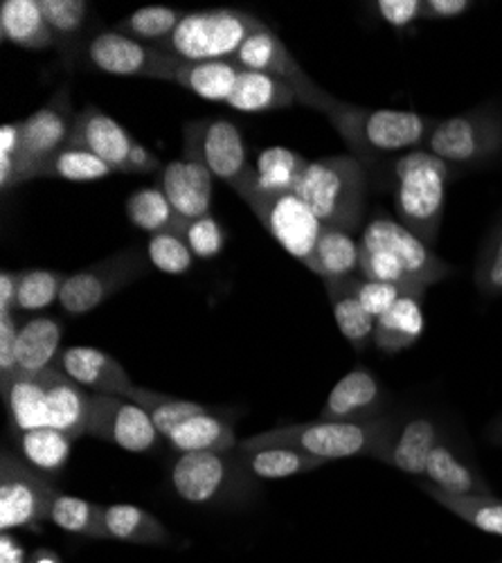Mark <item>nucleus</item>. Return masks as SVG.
Returning <instances> with one entry per match:
<instances>
[{"label": "nucleus", "mask_w": 502, "mask_h": 563, "mask_svg": "<svg viewBox=\"0 0 502 563\" xmlns=\"http://www.w3.org/2000/svg\"><path fill=\"white\" fill-rule=\"evenodd\" d=\"M186 16L188 12H180L176 8L147 5V8H141L138 12L129 14L126 19L118 21L113 30L141 43L156 45L158 48L163 41H167L176 32V27Z\"/></svg>", "instance_id": "nucleus-41"}, {"label": "nucleus", "mask_w": 502, "mask_h": 563, "mask_svg": "<svg viewBox=\"0 0 502 563\" xmlns=\"http://www.w3.org/2000/svg\"><path fill=\"white\" fill-rule=\"evenodd\" d=\"M295 195L325 228L356 232L365 214L368 172L354 156H330L309 163Z\"/></svg>", "instance_id": "nucleus-3"}, {"label": "nucleus", "mask_w": 502, "mask_h": 563, "mask_svg": "<svg viewBox=\"0 0 502 563\" xmlns=\"http://www.w3.org/2000/svg\"><path fill=\"white\" fill-rule=\"evenodd\" d=\"M426 478L435 487L453 494H484V496L493 494L489 483L444 440L437 442V446L428 457Z\"/></svg>", "instance_id": "nucleus-37"}, {"label": "nucleus", "mask_w": 502, "mask_h": 563, "mask_svg": "<svg viewBox=\"0 0 502 563\" xmlns=\"http://www.w3.org/2000/svg\"><path fill=\"white\" fill-rule=\"evenodd\" d=\"M424 327V296L405 294L390 311L377 318L375 345L383 354H399L422 339Z\"/></svg>", "instance_id": "nucleus-26"}, {"label": "nucleus", "mask_w": 502, "mask_h": 563, "mask_svg": "<svg viewBox=\"0 0 502 563\" xmlns=\"http://www.w3.org/2000/svg\"><path fill=\"white\" fill-rule=\"evenodd\" d=\"M45 521L70 534L88 539H109L104 526V505L90 503L64 492H57L53 496L48 511H45Z\"/></svg>", "instance_id": "nucleus-38"}, {"label": "nucleus", "mask_w": 502, "mask_h": 563, "mask_svg": "<svg viewBox=\"0 0 502 563\" xmlns=\"http://www.w3.org/2000/svg\"><path fill=\"white\" fill-rule=\"evenodd\" d=\"M163 161L147 150L145 145L135 143L131 150V158H129V169L131 174H154V172H163Z\"/></svg>", "instance_id": "nucleus-54"}, {"label": "nucleus", "mask_w": 502, "mask_h": 563, "mask_svg": "<svg viewBox=\"0 0 502 563\" xmlns=\"http://www.w3.org/2000/svg\"><path fill=\"white\" fill-rule=\"evenodd\" d=\"M439 429L431 417H410L392 421L381 451V462L410 476H426V464L439 442Z\"/></svg>", "instance_id": "nucleus-19"}, {"label": "nucleus", "mask_w": 502, "mask_h": 563, "mask_svg": "<svg viewBox=\"0 0 502 563\" xmlns=\"http://www.w3.org/2000/svg\"><path fill=\"white\" fill-rule=\"evenodd\" d=\"M169 446L176 453H233L239 446L233 421H227L219 415L203 412L182 424L167 438Z\"/></svg>", "instance_id": "nucleus-28"}, {"label": "nucleus", "mask_w": 502, "mask_h": 563, "mask_svg": "<svg viewBox=\"0 0 502 563\" xmlns=\"http://www.w3.org/2000/svg\"><path fill=\"white\" fill-rule=\"evenodd\" d=\"M19 158H21V122H8L0 129V187L10 192L19 187Z\"/></svg>", "instance_id": "nucleus-49"}, {"label": "nucleus", "mask_w": 502, "mask_h": 563, "mask_svg": "<svg viewBox=\"0 0 502 563\" xmlns=\"http://www.w3.org/2000/svg\"><path fill=\"white\" fill-rule=\"evenodd\" d=\"M390 417L379 415L372 419L358 421H325L313 419L302 424L278 427L253 438L239 440V451L261 449V446H291L306 455L321 457L325 462L347 460V457H381L388 431L392 427Z\"/></svg>", "instance_id": "nucleus-2"}, {"label": "nucleus", "mask_w": 502, "mask_h": 563, "mask_svg": "<svg viewBox=\"0 0 502 563\" xmlns=\"http://www.w3.org/2000/svg\"><path fill=\"white\" fill-rule=\"evenodd\" d=\"M104 526L109 539L133 545H165L171 541L165 523H160L152 511L135 505H107Z\"/></svg>", "instance_id": "nucleus-35"}, {"label": "nucleus", "mask_w": 502, "mask_h": 563, "mask_svg": "<svg viewBox=\"0 0 502 563\" xmlns=\"http://www.w3.org/2000/svg\"><path fill=\"white\" fill-rule=\"evenodd\" d=\"M473 8L471 0H424L422 19L426 21H446L458 19Z\"/></svg>", "instance_id": "nucleus-52"}, {"label": "nucleus", "mask_w": 502, "mask_h": 563, "mask_svg": "<svg viewBox=\"0 0 502 563\" xmlns=\"http://www.w3.org/2000/svg\"><path fill=\"white\" fill-rule=\"evenodd\" d=\"M68 275L48 268H27L19 277L16 313H38L59 302Z\"/></svg>", "instance_id": "nucleus-42"}, {"label": "nucleus", "mask_w": 502, "mask_h": 563, "mask_svg": "<svg viewBox=\"0 0 502 563\" xmlns=\"http://www.w3.org/2000/svg\"><path fill=\"white\" fill-rule=\"evenodd\" d=\"M111 174H115L113 167L107 165L96 154L77 150V147H66L41 167L38 178H64V180L86 183V180H102Z\"/></svg>", "instance_id": "nucleus-43"}, {"label": "nucleus", "mask_w": 502, "mask_h": 563, "mask_svg": "<svg viewBox=\"0 0 502 563\" xmlns=\"http://www.w3.org/2000/svg\"><path fill=\"white\" fill-rule=\"evenodd\" d=\"M86 62L107 75L118 77H145V79H160L174 81L178 59L167 55L156 45H147L124 36L115 30L100 32L90 38L83 48Z\"/></svg>", "instance_id": "nucleus-13"}, {"label": "nucleus", "mask_w": 502, "mask_h": 563, "mask_svg": "<svg viewBox=\"0 0 502 563\" xmlns=\"http://www.w3.org/2000/svg\"><path fill=\"white\" fill-rule=\"evenodd\" d=\"M182 145L192 147L203 158L212 176L231 185L235 192L244 185L250 172L248 150L239 126L231 120L188 122Z\"/></svg>", "instance_id": "nucleus-16"}, {"label": "nucleus", "mask_w": 502, "mask_h": 563, "mask_svg": "<svg viewBox=\"0 0 502 563\" xmlns=\"http://www.w3.org/2000/svg\"><path fill=\"white\" fill-rule=\"evenodd\" d=\"M311 161L287 147L261 150L250 163V172L237 190L242 199L250 195H285L295 192V187Z\"/></svg>", "instance_id": "nucleus-22"}, {"label": "nucleus", "mask_w": 502, "mask_h": 563, "mask_svg": "<svg viewBox=\"0 0 502 563\" xmlns=\"http://www.w3.org/2000/svg\"><path fill=\"white\" fill-rule=\"evenodd\" d=\"M235 66L242 70H255L276 77L285 84H289L295 90V98L300 104L315 109V111H327L334 96L325 88L317 86L304 68L295 62V57L289 53L287 45L280 41V36L272 32L268 25L259 32H255L244 45L242 51L233 59Z\"/></svg>", "instance_id": "nucleus-12"}, {"label": "nucleus", "mask_w": 502, "mask_h": 563, "mask_svg": "<svg viewBox=\"0 0 502 563\" xmlns=\"http://www.w3.org/2000/svg\"><path fill=\"white\" fill-rule=\"evenodd\" d=\"M133 145L135 140L120 122H115L109 113H104L96 104H88L77 113L68 147L96 154L107 165H111L113 172L131 174L129 158H131Z\"/></svg>", "instance_id": "nucleus-18"}, {"label": "nucleus", "mask_w": 502, "mask_h": 563, "mask_svg": "<svg viewBox=\"0 0 502 563\" xmlns=\"http://www.w3.org/2000/svg\"><path fill=\"white\" fill-rule=\"evenodd\" d=\"M72 442L75 440L51 427L14 433L16 455L48 478L64 472L72 453Z\"/></svg>", "instance_id": "nucleus-33"}, {"label": "nucleus", "mask_w": 502, "mask_h": 563, "mask_svg": "<svg viewBox=\"0 0 502 563\" xmlns=\"http://www.w3.org/2000/svg\"><path fill=\"white\" fill-rule=\"evenodd\" d=\"M295 102V90L289 84L264 73L242 70L227 107L242 113H268L276 109H289Z\"/></svg>", "instance_id": "nucleus-32"}, {"label": "nucleus", "mask_w": 502, "mask_h": 563, "mask_svg": "<svg viewBox=\"0 0 502 563\" xmlns=\"http://www.w3.org/2000/svg\"><path fill=\"white\" fill-rule=\"evenodd\" d=\"M0 393L10 415V427L14 433L45 429L51 421L48 393L43 377L14 372L10 379H0Z\"/></svg>", "instance_id": "nucleus-24"}, {"label": "nucleus", "mask_w": 502, "mask_h": 563, "mask_svg": "<svg viewBox=\"0 0 502 563\" xmlns=\"http://www.w3.org/2000/svg\"><path fill=\"white\" fill-rule=\"evenodd\" d=\"M62 336L64 327L53 316H32L21 324L19 345H16V372L38 374L57 367L62 356Z\"/></svg>", "instance_id": "nucleus-25"}, {"label": "nucleus", "mask_w": 502, "mask_h": 563, "mask_svg": "<svg viewBox=\"0 0 502 563\" xmlns=\"http://www.w3.org/2000/svg\"><path fill=\"white\" fill-rule=\"evenodd\" d=\"M0 34L23 51H48L57 38L43 16L41 0H3L0 3Z\"/></svg>", "instance_id": "nucleus-27"}, {"label": "nucleus", "mask_w": 502, "mask_h": 563, "mask_svg": "<svg viewBox=\"0 0 502 563\" xmlns=\"http://www.w3.org/2000/svg\"><path fill=\"white\" fill-rule=\"evenodd\" d=\"M383 386L368 367H354L334 386L321 417L325 421H358L379 417L383 410Z\"/></svg>", "instance_id": "nucleus-21"}, {"label": "nucleus", "mask_w": 502, "mask_h": 563, "mask_svg": "<svg viewBox=\"0 0 502 563\" xmlns=\"http://www.w3.org/2000/svg\"><path fill=\"white\" fill-rule=\"evenodd\" d=\"M77 113L70 100V86L64 84L48 102L21 122L19 185L38 178L41 167L70 145Z\"/></svg>", "instance_id": "nucleus-8"}, {"label": "nucleus", "mask_w": 502, "mask_h": 563, "mask_svg": "<svg viewBox=\"0 0 502 563\" xmlns=\"http://www.w3.org/2000/svg\"><path fill=\"white\" fill-rule=\"evenodd\" d=\"M246 468L233 453H182L171 466L176 494L194 505H219L244 498L250 489Z\"/></svg>", "instance_id": "nucleus-7"}, {"label": "nucleus", "mask_w": 502, "mask_h": 563, "mask_svg": "<svg viewBox=\"0 0 502 563\" xmlns=\"http://www.w3.org/2000/svg\"><path fill=\"white\" fill-rule=\"evenodd\" d=\"M375 10L392 30H408L422 19L424 0H379Z\"/></svg>", "instance_id": "nucleus-50"}, {"label": "nucleus", "mask_w": 502, "mask_h": 563, "mask_svg": "<svg viewBox=\"0 0 502 563\" xmlns=\"http://www.w3.org/2000/svg\"><path fill=\"white\" fill-rule=\"evenodd\" d=\"M158 187L171 208L186 221L210 214L214 199L212 172L192 147L182 145V158L163 167Z\"/></svg>", "instance_id": "nucleus-17"}, {"label": "nucleus", "mask_w": 502, "mask_h": 563, "mask_svg": "<svg viewBox=\"0 0 502 563\" xmlns=\"http://www.w3.org/2000/svg\"><path fill=\"white\" fill-rule=\"evenodd\" d=\"M473 279L482 296L487 298L502 296V219L489 230L478 251Z\"/></svg>", "instance_id": "nucleus-44"}, {"label": "nucleus", "mask_w": 502, "mask_h": 563, "mask_svg": "<svg viewBox=\"0 0 502 563\" xmlns=\"http://www.w3.org/2000/svg\"><path fill=\"white\" fill-rule=\"evenodd\" d=\"M88 8L86 0H41L43 16L62 48H68L83 32Z\"/></svg>", "instance_id": "nucleus-45"}, {"label": "nucleus", "mask_w": 502, "mask_h": 563, "mask_svg": "<svg viewBox=\"0 0 502 563\" xmlns=\"http://www.w3.org/2000/svg\"><path fill=\"white\" fill-rule=\"evenodd\" d=\"M149 264V257H145L138 249L120 251L93 266L68 275L59 296V305L70 316L96 311L118 291L133 285L135 279L145 277Z\"/></svg>", "instance_id": "nucleus-9"}, {"label": "nucleus", "mask_w": 502, "mask_h": 563, "mask_svg": "<svg viewBox=\"0 0 502 563\" xmlns=\"http://www.w3.org/2000/svg\"><path fill=\"white\" fill-rule=\"evenodd\" d=\"M266 25L239 10L192 12L158 48L178 62H233L242 45Z\"/></svg>", "instance_id": "nucleus-5"}, {"label": "nucleus", "mask_w": 502, "mask_h": 563, "mask_svg": "<svg viewBox=\"0 0 502 563\" xmlns=\"http://www.w3.org/2000/svg\"><path fill=\"white\" fill-rule=\"evenodd\" d=\"M41 377L45 384V393H48V427L68 435L70 440H79L81 435H86L90 399H93V395H88L86 388L66 377L59 367L43 372Z\"/></svg>", "instance_id": "nucleus-23"}, {"label": "nucleus", "mask_w": 502, "mask_h": 563, "mask_svg": "<svg viewBox=\"0 0 502 563\" xmlns=\"http://www.w3.org/2000/svg\"><path fill=\"white\" fill-rule=\"evenodd\" d=\"M126 217L129 221L147 230L149 234H158V232H180L186 228V219H182L171 203L167 201L165 192L160 187H143V190H135L129 199H126Z\"/></svg>", "instance_id": "nucleus-40"}, {"label": "nucleus", "mask_w": 502, "mask_h": 563, "mask_svg": "<svg viewBox=\"0 0 502 563\" xmlns=\"http://www.w3.org/2000/svg\"><path fill=\"white\" fill-rule=\"evenodd\" d=\"M360 244L377 246L394 255L405 273L415 279V285H420L424 291L453 273V268L437 257L415 232H410L399 219L388 214H375L368 221V225L362 228Z\"/></svg>", "instance_id": "nucleus-15"}, {"label": "nucleus", "mask_w": 502, "mask_h": 563, "mask_svg": "<svg viewBox=\"0 0 502 563\" xmlns=\"http://www.w3.org/2000/svg\"><path fill=\"white\" fill-rule=\"evenodd\" d=\"M422 489L437 500L442 507L453 511L458 519L473 526L484 534L502 537V500L484 494H453L435 487L433 483L422 485Z\"/></svg>", "instance_id": "nucleus-36"}, {"label": "nucleus", "mask_w": 502, "mask_h": 563, "mask_svg": "<svg viewBox=\"0 0 502 563\" xmlns=\"http://www.w3.org/2000/svg\"><path fill=\"white\" fill-rule=\"evenodd\" d=\"M349 282H352V289H354L358 302L362 305V309L368 311L375 320L381 318L386 311H390L394 307V302L399 298H403L405 294H415V291L401 289L397 285H386V282L368 279V277H362L360 273L349 277Z\"/></svg>", "instance_id": "nucleus-47"}, {"label": "nucleus", "mask_w": 502, "mask_h": 563, "mask_svg": "<svg viewBox=\"0 0 502 563\" xmlns=\"http://www.w3.org/2000/svg\"><path fill=\"white\" fill-rule=\"evenodd\" d=\"M239 75H242V68L235 66L233 62H201V64L180 62L174 75V84L192 90L194 96L208 102L227 104L239 81Z\"/></svg>", "instance_id": "nucleus-34"}, {"label": "nucleus", "mask_w": 502, "mask_h": 563, "mask_svg": "<svg viewBox=\"0 0 502 563\" xmlns=\"http://www.w3.org/2000/svg\"><path fill=\"white\" fill-rule=\"evenodd\" d=\"M325 115L330 118L352 156L365 167L377 165L386 156H405L424 150L433 118L415 111L397 109H365L358 104L332 100Z\"/></svg>", "instance_id": "nucleus-1"}, {"label": "nucleus", "mask_w": 502, "mask_h": 563, "mask_svg": "<svg viewBox=\"0 0 502 563\" xmlns=\"http://www.w3.org/2000/svg\"><path fill=\"white\" fill-rule=\"evenodd\" d=\"M0 563H25V550L10 532L0 534Z\"/></svg>", "instance_id": "nucleus-55"}, {"label": "nucleus", "mask_w": 502, "mask_h": 563, "mask_svg": "<svg viewBox=\"0 0 502 563\" xmlns=\"http://www.w3.org/2000/svg\"><path fill=\"white\" fill-rule=\"evenodd\" d=\"M124 397L131 399L133 404H138L149 415L154 427L158 429V433L165 440L182 424V421H188L203 412H210V408L201 401H190V399L171 397L165 393H154V390H147L141 386H133Z\"/></svg>", "instance_id": "nucleus-39"}, {"label": "nucleus", "mask_w": 502, "mask_h": 563, "mask_svg": "<svg viewBox=\"0 0 502 563\" xmlns=\"http://www.w3.org/2000/svg\"><path fill=\"white\" fill-rule=\"evenodd\" d=\"M323 285L327 289L332 311L336 318V324L341 334L347 339V343L356 352H365L370 343H375V327L377 320L362 309L358 302L349 277L345 279H323Z\"/></svg>", "instance_id": "nucleus-29"}, {"label": "nucleus", "mask_w": 502, "mask_h": 563, "mask_svg": "<svg viewBox=\"0 0 502 563\" xmlns=\"http://www.w3.org/2000/svg\"><path fill=\"white\" fill-rule=\"evenodd\" d=\"M19 277L21 271H3L0 273V316L16 313V298H19Z\"/></svg>", "instance_id": "nucleus-53"}, {"label": "nucleus", "mask_w": 502, "mask_h": 563, "mask_svg": "<svg viewBox=\"0 0 502 563\" xmlns=\"http://www.w3.org/2000/svg\"><path fill=\"white\" fill-rule=\"evenodd\" d=\"M244 201L261 221L270 238L293 260L309 268L317 240H321L325 230L323 221L313 214V210L295 192L250 195Z\"/></svg>", "instance_id": "nucleus-10"}, {"label": "nucleus", "mask_w": 502, "mask_h": 563, "mask_svg": "<svg viewBox=\"0 0 502 563\" xmlns=\"http://www.w3.org/2000/svg\"><path fill=\"white\" fill-rule=\"evenodd\" d=\"M489 440H491L493 444H500V446H502V417H498V419L491 421V427H489Z\"/></svg>", "instance_id": "nucleus-56"}, {"label": "nucleus", "mask_w": 502, "mask_h": 563, "mask_svg": "<svg viewBox=\"0 0 502 563\" xmlns=\"http://www.w3.org/2000/svg\"><path fill=\"white\" fill-rule=\"evenodd\" d=\"M149 262L169 275L188 273L194 264V253L190 251L186 238L180 232H158L152 234L147 244Z\"/></svg>", "instance_id": "nucleus-46"}, {"label": "nucleus", "mask_w": 502, "mask_h": 563, "mask_svg": "<svg viewBox=\"0 0 502 563\" xmlns=\"http://www.w3.org/2000/svg\"><path fill=\"white\" fill-rule=\"evenodd\" d=\"M235 455L248 472V476L261 478V481H282V478L300 476L325 464V460L306 455L291 446H261L250 451L237 449Z\"/></svg>", "instance_id": "nucleus-31"}, {"label": "nucleus", "mask_w": 502, "mask_h": 563, "mask_svg": "<svg viewBox=\"0 0 502 563\" xmlns=\"http://www.w3.org/2000/svg\"><path fill=\"white\" fill-rule=\"evenodd\" d=\"M394 210L397 219L417 238L433 246L439 238L446 190L453 167L424 150L399 156L394 163Z\"/></svg>", "instance_id": "nucleus-4"}, {"label": "nucleus", "mask_w": 502, "mask_h": 563, "mask_svg": "<svg viewBox=\"0 0 502 563\" xmlns=\"http://www.w3.org/2000/svg\"><path fill=\"white\" fill-rule=\"evenodd\" d=\"M500 150L502 120L491 109H473L444 120H433L424 143V152L453 169L482 165Z\"/></svg>", "instance_id": "nucleus-6"}, {"label": "nucleus", "mask_w": 502, "mask_h": 563, "mask_svg": "<svg viewBox=\"0 0 502 563\" xmlns=\"http://www.w3.org/2000/svg\"><path fill=\"white\" fill-rule=\"evenodd\" d=\"M32 563H59V561L51 552H38V556Z\"/></svg>", "instance_id": "nucleus-57"}, {"label": "nucleus", "mask_w": 502, "mask_h": 563, "mask_svg": "<svg viewBox=\"0 0 502 563\" xmlns=\"http://www.w3.org/2000/svg\"><path fill=\"white\" fill-rule=\"evenodd\" d=\"M86 435L131 453H149L163 440L149 415L138 404L118 395H93Z\"/></svg>", "instance_id": "nucleus-14"}, {"label": "nucleus", "mask_w": 502, "mask_h": 563, "mask_svg": "<svg viewBox=\"0 0 502 563\" xmlns=\"http://www.w3.org/2000/svg\"><path fill=\"white\" fill-rule=\"evenodd\" d=\"M19 316H0V379H10L16 367V345H19Z\"/></svg>", "instance_id": "nucleus-51"}, {"label": "nucleus", "mask_w": 502, "mask_h": 563, "mask_svg": "<svg viewBox=\"0 0 502 563\" xmlns=\"http://www.w3.org/2000/svg\"><path fill=\"white\" fill-rule=\"evenodd\" d=\"M59 489L8 449L0 457V530L36 528Z\"/></svg>", "instance_id": "nucleus-11"}, {"label": "nucleus", "mask_w": 502, "mask_h": 563, "mask_svg": "<svg viewBox=\"0 0 502 563\" xmlns=\"http://www.w3.org/2000/svg\"><path fill=\"white\" fill-rule=\"evenodd\" d=\"M57 367L75 384L96 395L124 397L135 386L122 363L98 347H66L62 350Z\"/></svg>", "instance_id": "nucleus-20"}, {"label": "nucleus", "mask_w": 502, "mask_h": 563, "mask_svg": "<svg viewBox=\"0 0 502 563\" xmlns=\"http://www.w3.org/2000/svg\"><path fill=\"white\" fill-rule=\"evenodd\" d=\"M360 262L362 244L354 238V232L325 228L321 240H317L309 271L323 279H345L360 273Z\"/></svg>", "instance_id": "nucleus-30"}, {"label": "nucleus", "mask_w": 502, "mask_h": 563, "mask_svg": "<svg viewBox=\"0 0 502 563\" xmlns=\"http://www.w3.org/2000/svg\"><path fill=\"white\" fill-rule=\"evenodd\" d=\"M182 238L197 260H214L225 249V230L212 214L188 221Z\"/></svg>", "instance_id": "nucleus-48"}]
</instances>
